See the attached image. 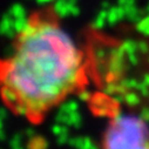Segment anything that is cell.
Segmentation results:
<instances>
[{"mask_svg": "<svg viewBox=\"0 0 149 149\" xmlns=\"http://www.w3.org/2000/svg\"><path fill=\"white\" fill-rule=\"evenodd\" d=\"M24 134H25L26 137L31 139V137H33V136L36 135V132H35V129H33V128H27V129L24 132Z\"/></svg>", "mask_w": 149, "mask_h": 149, "instance_id": "29", "label": "cell"}, {"mask_svg": "<svg viewBox=\"0 0 149 149\" xmlns=\"http://www.w3.org/2000/svg\"><path fill=\"white\" fill-rule=\"evenodd\" d=\"M24 135L22 133H17L13 135V137L10 140V147L12 149H21L24 147L22 140H24Z\"/></svg>", "mask_w": 149, "mask_h": 149, "instance_id": "18", "label": "cell"}, {"mask_svg": "<svg viewBox=\"0 0 149 149\" xmlns=\"http://www.w3.org/2000/svg\"><path fill=\"white\" fill-rule=\"evenodd\" d=\"M7 140V136H6V133L4 132L3 128H0V142H5Z\"/></svg>", "mask_w": 149, "mask_h": 149, "instance_id": "31", "label": "cell"}, {"mask_svg": "<svg viewBox=\"0 0 149 149\" xmlns=\"http://www.w3.org/2000/svg\"><path fill=\"white\" fill-rule=\"evenodd\" d=\"M0 128H3V123H1V118H0Z\"/></svg>", "mask_w": 149, "mask_h": 149, "instance_id": "37", "label": "cell"}, {"mask_svg": "<svg viewBox=\"0 0 149 149\" xmlns=\"http://www.w3.org/2000/svg\"><path fill=\"white\" fill-rule=\"evenodd\" d=\"M68 144L74 148H82V149H96L97 144L93 142V140L88 136H74L69 137Z\"/></svg>", "mask_w": 149, "mask_h": 149, "instance_id": "6", "label": "cell"}, {"mask_svg": "<svg viewBox=\"0 0 149 149\" xmlns=\"http://www.w3.org/2000/svg\"><path fill=\"white\" fill-rule=\"evenodd\" d=\"M14 21H15V19L13 18V15H11L8 12L5 13L1 17V20H0V34L6 36L8 39L15 38L18 33L14 27Z\"/></svg>", "mask_w": 149, "mask_h": 149, "instance_id": "4", "label": "cell"}, {"mask_svg": "<svg viewBox=\"0 0 149 149\" xmlns=\"http://www.w3.org/2000/svg\"><path fill=\"white\" fill-rule=\"evenodd\" d=\"M146 12L149 14V3H148V5H147V7H146Z\"/></svg>", "mask_w": 149, "mask_h": 149, "instance_id": "36", "label": "cell"}, {"mask_svg": "<svg viewBox=\"0 0 149 149\" xmlns=\"http://www.w3.org/2000/svg\"><path fill=\"white\" fill-rule=\"evenodd\" d=\"M143 81L149 86V73H146L144 75H143Z\"/></svg>", "mask_w": 149, "mask_h": 149, "instance_id": "34", "label": "cell"}, {"mask_svg": "<svg viewBox=\"0 0 149 149\" xmlns=\"http://www.w3.org/2000/svg\"><path fill=\"white\" fill-rule=\"evenodd\" d=\"M27 24H28L27 17H26V18H18V19H15V21H14V27H15L17 33L22 32V31L25 29V27L27 26Z\"/></svg>", "mask_w": 149, "mask_h": 149, "instance_id": "20", "label": "cell"}, {"mask_svg": "<svg viewBox=\"0 0 149 149\" xmlns=\"http://www.w3.org/2000/svg\"><path fill=\"white\" fill-rule=\"evenodd\" d=\"M53 11L58 15V18L63 19L70 15L69 12V3L68 0H54Z\"/></svg>", "mask_w": 149, "mask_h": 149, "instance_id": "8", "label": "cell"}, {"mask_svg": "<svg viewBox=\"0 0 149 149\" xmlns=\"http://www.w3.org/2000/svg\"><path fill=\"white\" fill-rule=\"evenodd\" d=\"M148 62H149V58H148Z\"/></svg>", "mask_w": 149, "mask_h": 149, "instance_id": "38", "label": "cell"}, {"mask_svg": "<svg viewBox=\"0 0 149 149\" xmlns=\"http://www.w3.org/2000/svg\"><path fill=\"white\" fill-rule=\"evenodd\" d=\"M136 29L143 35L149 36V14L144 15V18L136 24Z\"/></svg>", "mask_w": 149, "mask_h": 149, "instance_id": "16", "label": "cell"}, {"mask_svg": "<svg viewBox=\"0 0 149 149\" xmlns=\"http://www.w3.org/2000/svg\"><path fill=\"white\" fill-rule=\"evenodd\" d=\"M15 53L0 60V94L17 115L39 120L77 86L81 52L70 36L40 15L15 36Z\"/></svg>", "mask_w": 149, "mask_h": 149, "instance_id": "1", "label": "cell"}, {"mask_svg": "<svg viewBox=\"0 0 149 149\" xmlns=\"http://www.w3.org/2000/svg\"><path fill=\"white\" fill-rule=\"evenodd\" d=\"M139 61H140V59H139V55H137L136 52H135V53H129V54H127V62H128L129 65H132V66H137V65H139Z\"/></svg>", "mask_w": 149, "mask_h": 149, "instance_id": "23", "label": "cell"}, {"mask_svg": "<svg viewBox=\"0 0 149 149\" xmlns=\"http://www.w3.org/2000/svg\"><path fill=\"white\" fill-rule=\"evenodd\" d=\"M106 148H149V128L139 116L118 113L106 130Z\"/></svg>", "mask_w": 149, "mask_h": 149, "instance_id": "2", "label": "cell"}, {"mask_svg": "<svg viewBox=\"0 0 149 149\" xmlns=\"http://www.w3.org/2000/svg\"><path fill=\"white\" fill-rule=\"evenodd\" d=\"M126 19V10L123 6H111L108 10V17H107V24L109 26H114L119 21Z\"/></svg>", "mask_w": 149, "mask_h": 149, "instance_id": "5", "label": "cell"}, {"mask_svg": "<svg viewBox=\"0 0 149 149\" xmlns=\"http://www.w3.org/2000/svg\"><path fill=\"white\" fill-rule=\"evenodd\" d=\"M69 12H70L72 17H79L80 13H81L80 7L78 6V4H69Z\"/></svg>", "mask_w": 149, "mask_h": 149, "instance_id": "26", "label": "cell"}, {"mask_svg": "<svg viewBox=\"0 0 149 149\" xmlns=\"http://www.w3.org/2000/svg\"><path fill=\"white\" fill-rule=\"evenodd\" d=\"M118 5H121L123 7L136 5V0H118Z\"/></svg>", "mask_w": 149, "mask_h": 149, "instance_id": "28", "label": "cell"}, {"mask_svg": "<svg viewBox=\"0 0 149 149\" xmlns=\"http://www.w3.org/2000/svg\"><path fill=\"white\" fill-rule=\"evenodd\" d=\"M78 97H79V100L82 101V102H88V101L92 99V94H91L89 91L82 89V91H80V92L78 93Z\"/></svg>", "mask_w": 149, "mask_h": 149, "instance_id": "22", "label": "cell"}, {"mask_svg": "<svg viewBox=\"0 0 149 149\" xmlns=\"http://www.w3.org/2000/svg\"><path fill=\"white\" fill-rule=\"evenodd\" d=\"M69 133H63L61 135H58L56 136V143L58 144H66L68 143V140H69Z\"/></svg>", "mask_w": 149, "mask_h": 149, "instance_id": "25", "label": "cell"}, {"mask_svg": "<svg viewBox=\"0 0 149 149\" xmlns=\"http://www.w3.org/2000/svg\"><path fill=\"white\" fill-rule=\"evenodd\" d=\"M79 108H80V106H79L78 101H75V100H69V101H67V102L61 103L58 111H61V113H65V114H70V113H73V111L79 110Z\"/></svg>", "mask_w": 149, "mask_h": 149, "instance_id": "11", "label": "cell"}, {"mask_svg": "<svg viewBox=\"0 0 149 149\" xmlns=\"http://www.w3.org/2000/svg\"><path fill=\"white\" fill-rule=\"evenodd\" d=\"M125 103L129 107H137L141 103V97L137 93L133 91H128L125 94Z\"/></svg>", "mask_w": 149, "mask_h": 149, "instance_id": "12", "label": "cell"}, {"mask_svg": "<svg viewBox=\"0 0 149 149\" xmlns=\"http://www.w3.org/2000/svg\"><path fill=\"white\" fill-rule=\"evenodd\" d=\"M137 47H139V51L143 54H147L149 53V44L144 40H140L137 41Z\"/></svg>", "mask_w": 149, "mask_h": 149, "instance_id": "24", "label": "cell"}, {"mask_svg": "<svg viewBox=\"0 0 149 149\" xmlns=\"http://www.w3.org/2000/svg\"><path fill=\"white\" fill-rule=\"evenodd\" d=\"M126 61H127V54L121 46L111 48L109 54V60L107 63L108 73L114 79H120L123 72L126 70Z\"/></svg>", "mask_w": 149, "mask_h": 149, "instance_id": "3", "label": "cell"}, {"mask_svg": "<svg viewBox=\"0 0 149 149\" xmlns=\"http://www.w3.org/2000/svg\"><path fill=\"white\" fill-rule=\"evenodd\" d=\"M107 17H108V10L101 8V11L97 13V15L95 17V19L92 22V28L95 31H100V29L104 28V26L107 24Z\"/></svg>", "mask_w": 149, "mask_h": 149, "instance_id": "9", "label": "cell"}, {"mask_svg": "<svg viewBox=\"0 0 149 149\" xmlns=\"http://www.w3.org/2000/svg\"><path fill=\"white\" fill-rule=\"evenodd\" d=\"M27 147L32 148V149H44V148L48 147V142H47V140L45 137L39 136V135H35V136L28 139Z\"/></svg>", "mask_w": 149, "mask_h": 149, "instance_id": "10", "label": "cell"}, {"mask_svg": "<svg viewBox=\"0 0 149 149\" xmlns=\"http://www.w3.org/2000/svg\"><path fill=\"white\" fill-rule=\"evenodd\" d=\"M139 80L137 79H134V78H123L119 81V84L121 86H123L128 91H133V89H136L137 88V85H139Z\"/></svg>", "mask_w": 149, "mask_h": 149, "instance_id": "17", "label": "cell"}, {"mask_svg": "<svg viewBox=\"0 0 149 149\" xmlns=\"http://www.w3.org/2000/svg\"><path fill=\"white\" fill-rule=\"evenodd\" d=\"M36 4H39V5H46V4H49L52 1H54V0H35Z\"/></svg>", "mask_w": 149, "mask_h": 149, "instance_id": "33", "label": "cell"}, {"mask_svg": "<svg viewBox=\"0 0 149 149\" xmlns=\"http://www.w3.org/2000/svg\"><path fill=\"white\" fill-rule=\"evenodd\" d=\"M8 13H10L11 15H13L14 19H18V18H26V8H25L21 4H19V3L13 4V5L10 7Z\"/></svg>", "mask_w": 149, "mask_h": 149, "instance_id": "13", "label": "cell"}, {"mask_svg": "<svg viewBox=\"0 0 149 149\" xmlns=\"http://www.w3.org/2000/svg\"><path fill=\"white\" fill-rule=\"evenodd\" d=\"M125 10H126V19L129 20L130 22H135V24H137L140 20H142L144 18V14L147 13L146 10H140L139 7H136V5L127 6V7H125Z\"/></svg>", "mask_w": 149, "mask_h": 149, "instance_id": "7", "label": "cell"}, {"mask_svg": "<svg viewBox=\"0 0 149 149\" xmlns=\"http://www.w3.org/2000/svg\"><path fill=\"white\" fill-rule=\"evenodd\" d=\"M51 130H52V133H53L55 136L61 135V134H63V133H69L68 126L62 125V123H58V122H56L55 125H53V126H52Z\"/></svg>", "mask_w": 149, "mask_h": 149, "instance_id": "19", "label": "cell"}, {"mask_svg": "<svg viewBox=\"0 0 149 149\" xmlns=\"http://www.w3.org/2000/svg\"><path fill=\"white\" fill-rule=\"evenodd\" d=\"M136 91L141 94V96H143V97H149V86H148L143 80L139 82Z\"/></svg>", "mask_w": 149, "mask_h": 149, "instance_id": "21", "label": "cell"}, {"mask_svg": "<svg viewBox=\"0 0 149 149\" xmlns=\"http://www.w3.org/2000/svg\"><path fill=\"white\" fill-rule=\"evenodd\" d=\"M110 7H111V5H110L109 1H102V4H101V8H103V10H109Z\"/></svg>", "mask_w": 149, "mask_h": 149, "instance_id": "32", "label": "cell"}, {"mask_svg": "<svg viewBox=\"0 0 149 149\" xmlns=\"http://www.w3.org/2000/svg\"><path fill=\"white\" fill-rule=\"evenodd\" d=\"M140 118L146 122H149V107H143L140 111Z\"/></svg>", "mask_w": 149, "mask_h": 149, "instance_id": "27", "label": "cell"}, {"mask_svg": "<svg viewBox=\"0 0 149 149\" xmlns=\"http://www.w3.org/2000/svg\"><path fill=\"white\" fill-rule=\"evenodd\" d=\"M79 0H68V3L69 4H78Z\"/></svg>", "mask_w": 149, "mask_h": 149, "instance_id": "35", "label": "cell"}, {"mask_svg": "<svg viewBox=\"0 0 149 149\" xmlns=\"http://www.w3.org/2000/svg\"><path fill=\"white\" fill-rule=\"evenodd\" d=\"M7 116H8V111H7V109L4 108V107H0V118H1V120L7 119Z\"/></svg>", "mask_w": 149, "mask_h": 149, "instance_id": "30", "label": "cell"}, {"mask_svg": "<svg viewBox=\"0 0 149 149\" xmlns=\"http://www.w3.org/2000/svg\"><path fill=\"white\" fill-rule=\"evenodd\" d=\"M82 126V115L79 110L73 111L69 114V122L68 127H74V128H80Z\"/></svg>", "mask_w": 149, "mask_h": 149, "instance_id": "14", "label": "cell"}, {"mask_svg": "<svg viewBox=\"0 0 149 149\" xmlns=\"http://www.w3.org/2000/svg\"><path fill=\"white\" fill-rule=\"evenodd\" d=\"M122 49L126 52V54H129V53H135L139 51V47H137V41L133 40V39H126L121 45Z\"/></svg>", "mask_w": 149, "mask_h": 149, "instance_id": "15", "label": "cell"}]
</instances>
